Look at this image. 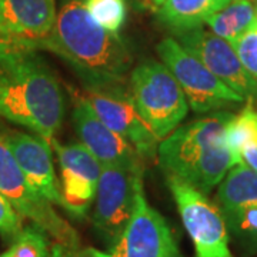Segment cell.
<instances>
[{
	"label": "cell",
	"instance_id": "cell-20",
	"mask_svg": "<svg viewBox=\"0 0 257 257\" xmlns=\"http://www.w3.org/2000/svg\"><path fill=\"white\" fill-rule=\"evenodd\" d=\"M83 5L99 26L119 35L127 19L126 0H83Z\"/></svg>",
	"mask_w": 257,
	"mask_h": 257
},
{
	"label": "cell",
	"instance_id": "cell-24",
	"mask_svg": "<svg viewBox=\"0 0 257 257\" xmlns=\"http://www.w3.org/2000/svg\"><path fill=\"white\" fill-rule=\"evenodd\" d=\"M23 227V217L0 193V236L12 244Z\"/></svg>",
	"mask_w": 257,
	"mask_h": 257
},
{
	"label": "cell",
	"instance_id": "cell-14",
	"mask_svg": "<svg viewBox=\"0 0 257 257\" xmlns=\"http://www.w3.org/2000/svg\"><path fill=\"white\" fill-rule=\"evenodd\" d=\"M0 138L18 162L29 183L52 204L63 207V197L53 165L52 145L39 135L6 130Z\"/></svg>",
	"mask_w": 257,
	"mask_h": 257
},
{
	"label": "cell",
	"instance_id": "cell-29",
	"mask_svg": "<svg viewBox=\"0 0 257 257\" xmlns=\"http://www.w3.org/2000/svg\"><path fill=\"white\" fill-rule=\"evenodd\" d=\"M0 257H13V256H12V253H10L9 250H6L5 253H2V254H0Z\"/></svg>",
	"mask_w": 257,
	"mask_h": 257
},
{
	"label": "cell",
	"instance_id": "cell-12",
	"mask_svg": "<svg viewBox=\"0 0 257 257\" xmlns=\"http://www.w3.org/2000/svg\"><path fill=\"white\" fill-rule=\"evenodd\" d=\"M176 40L241 97H257V82L246 70L233 45L227 40L203 28L179 33Z\"/></svg>",
	"mask_w": 257,
	"mask_h": 257
},
{
	"label": "cell",
	"instance_id": "cell-11",
	"mask_svg": "<svg viewBox=\"0 0 257 257\" xmlns=\"http://www.w3.org/2000/svg\"><path fill=\"white\" fill-rule=\"evenodd\" d=\"M49 142L59 160L63 209L74 217L83 219L94 203L103 166L80 142L62 145L56 138Z\"/></svg>",
	"mask_w": 257,
	"mask_h": 257
},
{
	"label": "cell",
	"instance_id": "cell-27",
	"mask_svg": "<svg viewBox=\"0 0 257 257\" xmlns=\"http://www.w3.org/2000/svg\"><path fill=\"white\" fill-rule=\"evenodd\" d=\"M13 52H20L16 47L13 46L9 35L6 32V28L3 25V19H2V0H0V53H13Z\"/></svg>",
	"mask_w": 257,
	"mask_h": 257
},
{
	"label": "cell",
	"instance_id": "cell-10",
	"mask_svg": "<svg viewBox=\"0 0 257 257\" xmlns=\"http://www.w3.org/2000/svg\"><path fill=\"white\" fill-rule=\"evenodd\" d=\"M107 253L110 257H173L179 254L177 241L169 223L149 204L145 190L139 193L132 219Z\"/></svg>",
	"mask_w": 257,
	"mask_h": 257
},
{
	"label": "cell",
	"instance_id": "cell-9",
	"mask_svg": "<svg viewBox=\"0 0 257 257\" xmlns=\"http://www.w3.org/2000/svg\"><path fill=\"white\" fill-rule=\"evenodd\" d=\"M94 114L113 132L138 150L140 156L153 160L157 156L159 140L139 114L127 87L79 90Z\"/></svg>",
	"mask_w": 257,
	"mask_h": 257
},
{
	"label": "cell",
	"instance_id": "cell-4",
	"mask_svg": "<svg viewBox=\"0 0 257 257\" xmlns=\"http://www.w3.org/2000/svg\"><path fill=\"white\" fill-rule=\"evenodd\" d=\"M156 50L160 62L182 87L189 107L194 113H213L246 100L190 55L175 37H165Z\"/></svg>",
	"mask_w": 257,
	"mask_h": 257
},
{
	"label": "cell",
	"instance_id": "cell-17",
	"mask_svg": "<svg viewBox=\"0 0 257 257\" xmlns=\"http://www.w3.org/2000/svg\"><path fill=\"white\" fill-rule=\"evenodd\" d=\"M216 204L221 213L257 204V173L244 165H234L217 186Z\"/></svg>",
	"mask_w": 257,
	"mask_h": 257
},
{
	"label": "cell",
	"instance_id": "cell-26",
	"mask_svg": "<svg viewBox=\"0 0 257 257\" xmlns=\"http://www.w3.org/2000/svg\"><path fill=\"white\" fill-rule=\"evenodd\" d=\"M239 163L244 165L257 173V143L246 146L240 152Z\"/></svg>",
	"mask_w": 257,
	"mask_h": 257
},
{
	"label": "cell",
	"instance_id": "cell-23",
	"mask_svg": "<svg viewBox=\"0 0 257 257\" xmlns=\"http://www.w3.org/2000/svg\"><path fill=\"white\" fill-rule=\"evenodd\" d=\"M231 45L239 56L240 62L257 82V30L254 26H251V29H248Z\"/></svg>",
	"mask_w": 257,
	"mask_h": 257
},
{
	"label": "cell",
	"instance_id": "cell-2",
	"mask_svg": "<svg viewBox=\"0 0 257 257\" xmlns=\"http://www.w3.org/2000/svg\"><path fill=\"white\" fill-rule=\"evenodd\" d=\"M64 113L62 84L37 52L0 56V119L52 140Z\"/></svg>",
	"mask_w": 257,
	"mask_h": 257
},
{
	"label": "cell",
	"instance_id": "cell-22",
	"mask_svg": "<svg viewBox=\"0 0 257 257\" xmlns=\"http://www.w3.org/2000/svg\"><path fill=\"white\" fill-rule=\"evenodd\" d=\"M49 234L40 226L32 223L23 227L13 243L9 251L13 257H50Z\"/></svg>",
	"mask_w": 257,
	"mask_h": 257
},
{
	"label": "cell",
	"instance_id": "cell-8",
	"mask_svg": "<svg viewBox=\"0 0 257 257\" xmlns=\"http://www.w3.org/2000/svg\"><path fill=\"white\" fill-rule=\"evenodd\" d=\"M143 190V172L103 166L94 196L93 224L109 246L119 239Z\"/></svg>",
	"mask_w": 257,
	"mask_h": 257
},
{
	"label": "cell",
	"instance_id": "cell-21",
	"mask_svg": "<svg viewBox=\"0 0 257 257\" xmlns=\"http://www.w3.org/2000/svg\"><path fill=\"white\" fill-rule=\"evenodd\" d=\"M230 234L248 247H257V204L221 213Z\"/></svg>",
	"mask_w": 257,
	"mask_h": 257
},
{
	"label": "cell",
	"instance_id": "cell-16",
	"mask_svg": "<svg viewBox=\"0 0 257 257\" xmlns=\"http://www.w3.org/2000/svg\"><path fill=\"white\" fill-rule=\"evenodd\" d=\"M231 0H165L157 9V18L175 35L203 28L207 19Z\"/></svg>",
	"mask_w": 257,
	"mask_h": 257
},
{
	"label": "cell",
	"instance_id": "cell-28",
	"mask_svg": "<svg viewBox=\"0 0 257 257\" xmlns=\"http://www.w3.org/2000/svg\"><path fill=\"white\" fill-rule=\"evenodd\" d=\"M163 2H165V0H138L139 6H142V8H145V9L153 10V12H157V9L162 6Z\"/></svg>",
	"mask_w": 257,
	"mask_h": 257
},
{
	"label": "cell",
	"instance_id": "cell-7",
	"mask_svg": "<svg viewBox=\"0 0 257 257\" xmlns=\"http://www.w3.org/2000/svg\"><path fill=\"white\" fill-rule=\"evenodd\" d=\"M231 111H213L202 119L175 128L157 147V162L166 177L179 179L211 149L224 145Z\"/></svg>",
	"mask_w": 257,
	"mask_h": 257
},
{
	"label": "cell",
	"instance_id": "cell-1",
	"mask_svg": "<svg viewBox=\"0 0 257 257\" xmlns=\"http://www.w3.org/2000/svg\"><path fill=\"white\" fill-rule=\"evenodd\" d=\"M43 50L69 66L89 89L126 87L133 57L119 35L99 26L83 0H64Z\"/></svg>",
	"mask_w": 257,
	"mask_h": 257
},
{
	"label": "cell",
	"instance_id": "cell-25",
	"mask_svg": "<svg viewBox=\"0 0 257 257\" xmlns=\"http://www.w3.org/2000/svg\"><path fill=\"white\" fill-rule=\"evenodd\" d=\"M50 257H110L109 253L93 247H70L60 243H53L50 247Z\"/></svg>",
	"mask_w": 257,
	"mask_h": 257
},
{
	"label": "cell",
	"instance_id": "cell-3",
	"mask_svg": "<svg viewBox=\"0 0 257 257\" xmlns=\"http://www.w3.org/2000/svg\"><path fill=\"white\" fill-rule=\"evenodd\" d=\"M127 90L159 142L179 127L190 109L175 76L157 60H146L132 69Z\"/></svg>",
	"mask_w": 257,
	"mask_h": 257
},
{
	"label": "cell",
	"instance_id": "cell-5",
	"mask_svg": "<svg viewBox=\"0 0 257 257\" xmlns=\"http://www.w3.org/2000/svg\"><path fill=\"white\" fill-rule=\"evenodd\" d=\"M196 257H233L230 233L216 203L176 177H166Z\"/></svg>",
	"mask_w": 257,
	"mask_h": 257
},
{
	"label": "cell",
	"instance_id": "cell-19",
	"mask_svg": "<svg viewBox=\"0 0 257 257\" xmlns=\"http://www.w3.org/2000/svg\"><path fill=\"white\" fill-rule=\"evenodd\" d=\"M224 143L230 152L239 162L240 152L246 146L257 143V111L253 109L251 103L240 111L239 114H233L226 127Z\"/></svg>",
	"mask_w": 257,
	"mask_h": 257
},
{
	"label": "cell",
	"instance_id": "cell-13",
	"mask_svg": "<svg viewBox=\"0 0 257 257\" xmlns=\"http://www.w3.org/2000/svg\"><path fill=\"white\" fill-rule=\"evenodd\" d=\"M72 96L74 100L72 113L74 132L79 142L97 159V162L101 166L143 172V157L138 150L94 114L79 90H72Z\"/></svg>",
	"mask_w": 257,
	"mask_h": 257
},
{
	"label": "cell",
	"instance_id": "cell-15",
	"mask_svg": "<svg viewBox=\"0 0 257 257\" xmlns=\"http://www.w3.org/2000/svg\"><path fill=\"white\" fill-rule=\"evenodd\" d=\"M56 18V0H2L3 25L20 52L43 50Z\"/></svg>",
	"mask_w": 257,
	"mask_h": 257
},
{
	"label": "cell",
	"instance_id": "cell-33",
	"mask_svg": "<svg viewBox=\"0 0 257 257\" xmlns=\"http://www.w3.org/2000/svg\"><path fill=\"white\" fill-rule=\"evenodd\" d=\"M133 2H135V3H136V5H138V6H139V3H138V0H133Z\"/></svg>",
	"mask_w": 257,
	"mask_h": 257
},
{
	"label": "cell",
	"instance_id": "cell-31",
	"mask_svg": "<svg viewBox=\"0 0 257 257\" xmlns=\"http://www.w3.org/2000/svg\"><path fill=\"white\" fill-rule=\"evenodd\" d=\"M251 2H253V3H254V5L257 6V0H251Z\"/></svg>",
	"mask_w": 257,
	"mask_h": 257
},
{
	"label": "cell",
	"instance_id": "cell-34",
	"mask_svg": "<svg viewBox=\"0 0 257 257\" xmlns=\"http://www.w3.org/2000/svg\"><path fill=\"white\" fill-rule=\"evenodd\" d=\"M3 55H5V53H0V56H3ZM6 55H8V53H6Z\"/></svg>",
	"mask_w": 257,
	"mask_h": 257
},
{
	"label": "cell",
	"instance_id": "cell-6",
	"mask_svg": "<svg viewBox=\"0 0 257 257\" xmlns=\"http://www.w3.org/2000/svg\"><path fill=\"white\" fill-rule=\"evenodd\" d=\"M0 193L22 217L40 226L49 237L64 246H80L76 230L57 214L53 204L29 183L18 162L0 138Z\"/></svg>",
	"mask_w": 257,
	"mask_h": 257
},
{
	"label": "cell",
	"instance_id": "cell-30",
	"mask_svg": "<svg viewBox=\"0 0 257 257\" xmlns=\"http://www.w3.org/2000/svg\"><path fill=\"white\" fill-rule=\"evenodd\" d=\"M253 26H254V29L257 30V10H256V20H254V25H253Z\"/></svg>",
	"mask_w": 257,
	"mask_h": 257
},
{
	"label": "cell",
	"instance_id": "cell-18",
	"mask_svg": "<svg viewBox=\"0 0 257 257\" xmlns=\"http://www.w3.org/2000/svg\"><path fill=\"white\" fill-rule=\"evenodd\" d=\"M257 6L251 0H231L207 19L206 26L216 36L234 43L254 25Z\"/></svg>",
	"mask_w": 257,
	"mask_h": 257
},
{
	"label": "cell",
	"instance_id": "cell-32",
	"mask_svg": "<svg viewBox=\"0 0 257 257\" xmlns=\"http://www.w3.org/2000/svg\"><path fill=\"white\" fill-rule=\"evenodd\" d=\"M173 257H182V256H180V253H179V254H176V256H173Z\"/></svg>",
	"mask_w": 257,
	"mask_h": 257
}]
</instances>
